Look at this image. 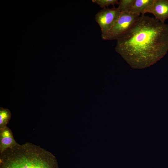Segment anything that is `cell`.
<instances>
[{
  "instance_id": "6da1fadb",
  "label": "cell",
  "mask_w": 168,
  "mask_h": 168,
  "mask_svg": "<svg viewBox=\"0 0 168 168\" xmlns=\"http://www.w3.org/2000/svg\"><path fill=\"white\" fill-rule=\"evenodd\" d=\"M116 51L133 68L148 67L168 51V25L141 15L117 40Z\"/></svg>"
},
{
  "instance_id": "7a4b0ae2",
  "label": "cell",
  "mask_w": 168,
  "mask_h": 168,
  "mask_svg": "<svg viewBox=\"0 0 168 168\" xmlns=\"http://www.w3.org/2000/svg\"><path fill=\"white\" fill-rule=\"evenodd\" d=\"M0 168H59L55 157L33 143H17L0 155Z\"/></svg>"
},
{
  "instance_id": "3957f363",
  "label": "cell",
  "mask_w": 168,
  "mask_h": 168,
  "mask_svg": "<svg viewBox=\"0 0 168 168\" xmlns=\"http://www.w3.org/2000/svg\"><path fill=\"white\" fill-rule=\"evenodd\" d=\"M140 16L131 12L122 13L115 24L102 39L117 40L131 28Z\"/></svg>"
},
{
  "instance_id": "277c9868",
  "label": "cell",
  "mask_w": 168,
  "mask_h": 168,
  "mask_svg": "<svg viewBox=\"0 0 168 168\" xmlns=\"http://www.w3.org/2000/svg\"><path fill=\"white\" fill-rule=\"evenodd\" d=\"M118 7L104 8L95 15L96 21L100 26L102 39L117 21L121 14Z\"/></svg>"
},
{
  "instance_id": "5b68a950",
  "label": "cell",
  "mask_w": 168,
  "mask_h": 168,
  "mask_svg": "<svg viewBox=\"0 0 168 168\" xmlns=\"http://www.w3.org/2000/svg\"><path fill=\"white\" fill-rule=\"evenodd\" d=\"M154 15L155 18L162 23L168 19V0H154L153 4L146 11Z\"/></svg>"
},
{
  "instance_id": "8992f818",
  "label": "cell",
  "mask_w": 168,
  "mask_h": 168,
  "mask_svg": "<svg viewBox=\"0 0 168 168\" xmlns=\"http://www.w3.org/2000/svg\"><path fill=\"white\" fill-rule=\"evenodd\" d=\"M12 132L7 126L0 129V153L17 143L15 140Z\"/></svg>"
},
{
  "instance_id": "52a82bcc",
  "label": "cell",
  "mask_w": 168,
  "mask_h": 168,
  "mask_svg": "<svg viewBox=\"0 0 168 168\" xmlns=\"http://www.w3.org/2000/svg\"><path fill=\"white\" fill-rule=\"evenodd\" d=\"M154 0H135L131 13L138 15H144L146 11L153 4Z\"/></svg>"
},
{
  "instance_id": "ba28073f",
  "label": "cell",
  "mask_w": 168,
  "mask_h": 168,
  "mask_svg": "<svg viewBox=\"0 0 168 168\" xmlns=\"http://www.w3.org/2000/svg\"><path fill=\"white\" fill-rule=\"evenodd\" d=\"M11 117V114L7 109L0 107V129L7 126Z\"/></svg>"
},
{
  "instance_id": "9c48e42d",
  "label": "cell",
  "mask_w": 168,
  "mask_h": 168,
  "mask_svg": "<svg viewBox=\"0 0 168 168\" xmlns=\"http://www.w3.org/2000/svg\"><path fill=\"white\" fill-rule=\"evenodd\" d=\"M135 0H120L118 8L121 13L131 12Z\"/></svg>"
},
{
  "instance_id": "30bf717a",
  "label": "cell",
  "mask_w": 168,
  "mask_h": 168,
  "mask_svg": "<svg viewBox=\"0 0 168 168\" xmlns=\"http://www.w3.org/2000/svg\"><path fill=\"white\" fill-rule=\"evenodd\" d=\"M92 2L103 8H105L110 5L119 4V3L118 0H92Z\"/></svg>"
}]
</instances>
